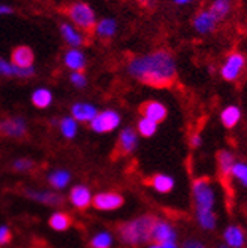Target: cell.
Masks as SVG:
<instances>
[{
    "mask_svg": "<svg viewBox=\"0 0 247 248\" xmlns=\"http://www.w3.org/2000/svg\"><path fill=\"white\" fill-rule=\"evenodd\" d=\"M0 14H12V8L6 5H0Z\"/></svg>",
    "mask_w": 247,
    "mask_h": 248,
    "instance_id": "60d3db41",
    "label": "cell"
},
{
    "mask_svg": "<svg viewBox=\"0 0 247 248\" xmlns=\"http://www.w3.org/2000/svg\"><path fill=\"white\" fill-rule=\"evenodd\" d=\"M53 102V95L52 93L46 90V88H40V90H36L33 94H32V103L35 108H38V109H46L52 105Z\"/></svg>",
    "mask_w": 247,
    "mask_h": 248,
    "instance_id": "83f0119b",
    "label": "cell"
},
{
    "mask_svg": "<svg viewBox=\"0 0 247 248\" xmlns=\"http://www.w3.org/2000/svg\"><path fill=\"white\" fill-rule=\"evenodd\" d=\"M182 248H206V245L197 239H188L182 244Z\"/></svg>",
    "mask_w": 247,
    "mask_h": 248,
    "instance_id": "8d00e7d4",
    "label": "cell"
},
{
    "mask_svg": "<svg viewBox=\"0 0 247 248\" xmlns=\"http://www.w3.org/2000/svg\"><path fill=\"white\" fill-rule=\"evenodd\" d=\"M59 129H61V133H63L67 140H71V138H75L78 133V121L73 117H66L61 120Z\"/></svg>",
    "mask_w": 247,
    "mask_h": 248,
    "instance_id": "f1b7e54d",
    "label": "cell"
},
{
    "mask_svg": "<svg viewBox=\"0 0 247 248\" xmlns=\"http://www.w3.org/2000/svg\"><path fill=\"white\" fill-rule=\"evenodd\" d=\"M113 234L109 232L96 233L90 241V248H111L113 247Z\"/></svg>",
    "mask_w": 247,
    "mask_h": 248,
    "instance_id": "f546056e",
    "label": "cell"
},
{
    "mask_svg": "<svg viewBox=\"0 0 247 248\" xmlns=\"http://www.w3.org/2000/svg\"><path fill=\"white\" fill-rule=\"evenodd\" d=\"M66 16L75 24V28L82 31L86 35H91L96 32V14L93 8L88 3L75 2L64 8Z\"/></svg>",
    "mask_w": 247,
    "mask_h": 248,
    "instance_id": "277c9868",
    "label": "cell"
},
{
    "mask_svg": "<svg viewBox=\"0 0 247 248\" xmlns=\"http://www.w3.org/2000/svg\"><path fill=\"white\" fill-rule=\"evenodd\" d=\"M68 202L78 210H86L93 203V194L88 186L76 185V186H73L68 194Z\"/></svg>",
    "mask_w": 247,
    "mask_h": 248,
    "instance_id": "30bf717a",
    "label": "cell"
},
{
    "mask_svg": "<svg viewBox=\"0 0 247 248\" xmlns=\"http://www.w3.org/2000/svg\"><path fill=\"white\" fill-rule=\"evenodd\" d=\"M217 18L211 14L209 9H203L200 12H197V16L193 20V28L197 33H209L213 32L217 26Z\"/></svg>",
    "mask_w": 247,
    "mask_h": 248,
    "instance_id": "4fadbf2b",
    "label": "cell"
},
{
    "mask_svg": "<svg viewBox=\"0 0 247 248\" xmlns=\"http://www.w3.org/2000/svg\"><path fill=\"white\" fill-rule=\"evenodd\" d=\"M117 32V21L113 18H103L96 24V33L100 38H113Z\"/></svg>",
    "mask_w": 247,
    "mask_h": 248,
    "instance_id": "d4e9b609",
    "label": "cell"
},
{
    "mask_svg": "<svg viewBox=\"0 0 247 248\" xmlns=\"http://www.w3.org/2000/svg\"><path fill=\"white\" fill-rule=\"evenodd\" d=\"M137 147H138V132L132 127H126L118 135V141L114 153L117 156H128L133 153Z\"/></svg>",
    "mask_w": 247,
    "mask_h": 248,
    "instance_id": "9c48e42d",
    "label": "cell"
},
{
    "mask_svg": "<svg viewBox=\"0 0 247 248\" xmlns=\"http://www.w3.org/2000/svg\"><path fill=\"white\" fill-rule=\"evenodd\" d=\"M223 239L229 248H243L246 245V233L240 226L231 224L223 232Z\"/></svg>",
    "mask_w": 247,
    "mask_h": 248,
    "instance_id": "e0dca14e",
    "label": "cell"
},
{
    "mask_svg": "<svg viewBox=\"0 0 247 248\" xmlns=\"http://www.w3.org/2000/svg\"><path fill=\"white\" fill-rule=\"evenodd\" d=\"M128 73L152 88H170L178 79L176 59L171 52L164 48L149 55H138L129 61Z\"/></svg>",
    "mask_w": 247,
    "mask_h": 248,
    "instance_id": "6da1fadb",
    "label": "cell"
},
{
    "mask_svg": "<svg viewBox=\"0 0 247 248\" xmlns=\"http://www.w3.org/2000/svg\"><path fill=\"white\" fill-rule=\"evenodd\" d=\"M220 120L226 129H233L241 120V109L238 106H228L221 110Z\"/></svg>",
    "mask_w": 247,
    "mask_h": 248,
    "instance_id": "cb8c5ba5",
    "label": "cell"
},
{
    "mask_svg": "<svg viewBox=\"0 0 247 248\" xmlns=\"http://www.w3.org/2000/svg\"><path fill=\"white\" fill-rule=\"evenodd\" d=\"M70 179H71L70 172L66 170H56L47 176V182L50 183V186L55 189H64L70 183Z\"/></svg>",
    "mask_w": 247,
    "mask_h": 248,
    "instance_id": "484cf974",
    "label": "cell"
},
{
    "mask_svg": "<svg viewBox=\"0 0 247 248\" xmlns=\"http://www.w3.org/2000/svg\"><path fill=\"white\" fill-rule=\"evenodd\" d=\"M232 179L238 180L244 188H247V164L235 162L232 168Z\"/></svg>",
    "mask_w": 247,
    "mask_h": 248,
    "instance_id": "d6a6232c",
    "label": "cell"
},
{
    "mask_svg": "<svg viewBox=\"0 0 247 248\" xmlns=\"http://www.w3.org/2000/svg\"><path fill=\"white\" fill-rule=\"evenodd\" d=\"M215 248H229V247H228L226 244H220V245H217Z\"/></svg>",
    "mask_w": 247,
    "mask_h": 248,
    "instance_id": "7bdbcfd3",
    "label": "cell"
},
{
    "mask_svg": "<svg viewBox=\"0 0 247 248\" xmlns=\"http://www.w3.org/2000/svg\"><path fill=\"white\" fill-rule=\"evenodd\" d=\"M28 198L31 200L36 202V203H41V204H46V206H52V207H56V206H63L66 198L55 192V191H40V189H26L24 191Z\"/></svg>",
    "mask_w": 247,
    "mask_h": 248,
    "instance_id": "7c38bea8",
    "label": "cell"
},
{
    "mask_svg": "<svg viewBox=\"0 0 247 248\" xmlns=\"http://www.w3.org/2000/svg\"><path fill=\"white\" fill-rule=\"evenodd\" d=\"M120 115L115 110H103V112H97V115L91 120L90 127L96 133H109L115 130L120 126Z\"/></svg>",
    "mask_w": 247,
    "mask_h": 248,
    "instance_id": "5b68a950",
    "label": "cell"
},
{
    "mask_svg": "<svg viewBox=\"0 0 247 248\" xmlns=\"http://www.w3.org/2000/svg\"><path fill=\"white\" fill-rule=\"evenodd\" d=\"M70 80H71L73 85H76L78 88H83V86L86 85L85 76H83L82 73H79V71H73V73H71V76H70Z\"/></svg>",
    "mask_w": 247,
    "mask_h": 248,
    "instance_id": "d590c367",
    "label": "cell"
},
{
    "mask_svg": "<svg viewBox=\"0 0 247 248\" xmlns=\"http://www.w3.org/2000/svg\"><path fill=\"white\" fill-rule=\"evenodd\" d=\"M231 8H232V0H214L211 6H209V11L217 18V21H220L228 17Z\"/></svg>",
    "mask_w": 247,
    "mask_h": 248,
    "instance_id": "4316f807",
    "label": "cell"
},
{
    "mask_svg": "<svg viewBox=\"0 0 247 248\" xmlns=\"http://www.w3.org/2000/svg\"><path fill=\"white\" fill-rule=\"evenodd\" d=\"M59 29H61V33H63V38L67 41V44L71 46V48H78L85 44L83 35L75 26H71L68 23H63Z\"/></svg>",
    "mask_w": 247,
    "mask_h": 248,
    "instance_id": "ffe728a7",
    "label": "cell"
},
{
    "mask_svg": "<svg viewBox=\"0 0 247 248\" xmlns=\"http://www.w3.org/2000/svg\"><path fill=\"white\" fill-rule=\"evenodd\" d=\"M140 112L143 117L146 118H149L155 123H161L167 118V108L163 105V103H159L156 100H149V102H146L140 106Z\"/></svg>",
    "mask_w": 247,
    "mask_h": 248,
    "instance_id": "5bb4252c",
    "label": "cell"
},
{
    "mask_svg": "<svg viewBox=\"0 0 247 248\" xmlns=\"http://www.w3.org/2000/svg\"><path fill=\"white\" fill-rule=\"evenodd\" d=\"M196 215L211 214L215 207V191L208 177H197L191 185Z\"/></svg>",
    "mask_w": 247,
    "mask_h": 248,
    "instance_id": "3957f363",
    "label": "cell"
},
{
    "mask_svg": "<svg viewBox=\"0 0 247 248\" xmlns=\"http://www.w3.org/2000/svg\"><path fill=\"white\" fill-rule=\"evenodd\" d=\"M49 226L53 229L55 232H66L71 227L73 224V218L67 212H55L49 218Z\"/></svg>",
    "mask_w": 247,
    "mask_h": 248,
    "instance_id": "603a6c76",
    "label": "cell"
},
{
    "mask_svg": "<svg viewBox=\"0 0 247 248\" xmlns=\"http://www.w3.org/2000/svg\"><path fill=\"white\" fill-rule=\"evenodd\" d=\"M64 64L71 71L82 73V70L86 65V59H85V56H83V53L81 50H78V48H71V50H68L66 53V56H64Z\"/></svg>",
    "mask_w": 247,
    "mask_h": 248,
    "instance_id": "7402d4cb",
    "label": "cell"
},
{
    "mask_svg": "<svg viewBox=\"0 0 247 248\" xmlns=\"http://www.w3.org/2000/svg\"><path fill=\"white\" fill-rule=\"evenodd\" d=\"M156 130H158V123L146 118V117H143L137 124V132L141 136H144V138H152V136L156 133Z\"/></svg>",
    "mask_w": 247,
    "mask_h": 248,
    "instance_id": "4dcf8cb0",
    "label": "cell"
},
{
    "mask_svg": "<svg viewBox=\"0 0 247 248\" xmlns=\"http://www.w3.org/2000/svg\"><path fill=\"white\" fill-rule=\"evenodd\" d=\"M33 67L32 68H20L5 59H0V76H9V78H32L33 76Z\"/></svg>",
    "mask_w": 247,
    "mask_h": 248,
    "instance_id": "ac0fdd59",
    "label": "cell"
},
{
    "mask_svg": "<svg viewBox=\"0 0 247 248\" xmlns=\"http://www.w3.org/2000/svg\"><path fill=\"white\" fill-rule=\"evenodd\" d=\"M149 185L159 194H170L175 188V179L168 174H153L149 179Z\"/></svg>",
    "mask_w": 247,
    "mask_h": 248,
    "instance_id": "44dd1931",
    "label": "cell"
},
{
    "mask_svg": "<svg viewBox=\"0 0 247 248\" xmlns=\"http://www.w3.org/2000/svg\"><path fill=\"white\" fill-rule=\"evenodd\" d=\"M235 156L229 150H220L217 153V165H218V174L223 182H229L232 179V168L235 164Z\"/></svg>",
    "mask_w": 247,
    "mask_h": 248,
    "instance_id": "9a60e30c",
    "label": "cell"
},
{
    "mask_svg": "<svg viewBox=\"0 0 247 248\" xmlns=\"http://www.w3.org/2000/svg\"><path fill=\"white\" fill-rule=\"evenodd\" d=\"M159 248H179L176 241H170V242H163L159 244Z\"/></svg>",
    "mask_w": 247,
    "mask_h": 248,
    "instance_id": "ab89813d",
    "label": "cell"
},
{
    "mask_svg": "<svg viewBox=\"0 0 247 248\" xmlns=\"http://www.w3.org/2000/svg\"><path fill=\"white\" fill-rule=\"evenodd\" d=\"M152 242L163 244L178 239V233L168 221L165 219H155V224L152 227Z\"/></svg>",
    "mask_w": 247,
    "mask_h": 248,
    "instance_id": "8fae6325",
    "label": "cell"
},
{
    "mask_svg": "<svg viewBox=\"0 0 247 248\" xmlns=\"http://www.w3.org/2000/svg\"><path fill=\"white\" fill-rule=\"evenodd\" d=\"M12 241V232L6 226H0V247L8 245Z\"/></svg>",
    "mask_w": 247,
    "mask_h": 248,
    "instance_id": "e575fe53",
    "label": "cell"
},
{
    "mask_svg": "<svg viewBox=\"0 0 247 248\" xmlns=\"http://www.w3.org/2000/svg\"><path fill=\"white\" fill-rule=\"evenodd\" d=\"M176 5H179V6H182V5H187V3H191L193 0H173Z\"/></svg>",
    "mask_w": 247,
    "mask_h": 248,
    "instance_id": "b9f144b4",
    "label": "cell"
},
{
    "mask_svg": "<svg viewBox=\"0 0 247 248\" xmlns=\"http://www.w3.org/2000/svg\"><path fill=\"white\" fill-rule=\"evenodd\" d=\"M246 65V58L240 53V52H232L228 55L226 62L220 68V74L221 78L228 82H233L240 78L241 71L244 70Z\"/></svg>",
    "mask_w": 247,
    "mask_h": 248,
    "instance_id": "8992f818",
    "label": "cell"
},
{
    "mask_svg": "<svg viewBox=\"0 0 247 248\" xmlns=\"http://www.w3.org/2000/svg\"><path fill=\"white\" fill-rule=\"evenodd\" d=\"M190 145L193 148H197V147H200L202 145V136L199 133H194L191 138H190Z\"/></svg>",
    "mask_w": 247,
    "mask_h": 248,
    "instance_id": "74e56055",
    "label": "cell"
},
{
    "mask_svg": "<svg viewBox=\"0 0 247 248\" xmlns=\"http://www.w3.org/2000/svg\"><path fill=\"white\" fill-rule=\"evenodd\" d=\"M125 204V197L118 192H99L93 195L91 206L96 210L100 212H111V210H117Z\"/></svg>",
    "mask_w": 247,
    "mask_h": 248,
    "instance_id": "52a82bcc",
    "label": "cell"
},
{
    "mask_svg": "<svg viewBox=\"0 0 247 248\" xmlns=\"http://www.w3.org/2000/svg\"><path fill=\"white\" fill-rule=\"evenodd\" d=\"M156 217L153 215H141L126 222H121L117 227V234L123 244L131 247L144 245L152 241V227L155 224Z\"/></svg>",
    "mask_w": 247,
    "mask_h": 248,
    "instance_id": "7a4b0ae2",
    "label": "cell"
},
{
    "mask_svg": "<svg viewBox=\"0 0 247 248\" xmlns=\"http://www.w3.org/2000/svg\"><path fill=\"white\" fill-rule=\"evenodd\" d=\"M156 2H158V0H138V3L141 6L147 8V9H153L156 6Z\"/></svg>",
    "mask_w": 247,
    "mask_h": 248,
    "instance_id": "f35d334b",
    "label": "cell"
},
{
    "mask_svg": "<svg viewBox=\"0 0 247 248\" xmlns=\"http://www.w3.org/2000/svg\"><path fill=\"white\" fill-rule=\"evenodd\" d=\"M33 59V52L28 46H18L11 53V62L20 68H32Z\"/></svg>",
    "mask_w": 247,
    "mask_h": 248,
    "instance_id": "2e32d148",
    "label": "cell"
},
{
    "mask_svg": "<svg viewBox=\"0 0 247 248\" xmlns=\"http://www.w3.org/2000/svg\"><path fill=\"white\" fill-rule=\"evenodd\" d=\"M196 221L199 227L205 232H213L217 227V214H203V215H196Z\"/></svg>",
    "mask_w": 247,
    "mask_h": 248,
    "instance_id": "1f68e13d",
    "label": "cell"
},
{
    "mask_svg": "<svg viewBox=\"0 0 247 248\" xmlns=\"http://www.w3.org/2000/svg\"><path fill=\"white\" fill-rule=\"evenodd\" d=\"M35 167V164L31 159H17L14 164H12V168L18 172H28Z\"/></svg>",
    "mask_w": 247,
    "mask_h": 248,
    "instance_id": "836d02e7",
    "label": "cell"
},
{
    "mask_svg": "<svg viewBox=\"0 0 247 248\" xmlns=\"http://www.w3.org/2000/svg\"><path fill=\"white\" fill-rule=\"evenodd\" d=\"M28 133V123L20 117H9L0 120V135L6 138H23Z\"/></svg>",
    "mask_w": 247,
    "mask_h": 248,
    "instance_id": "ba28073f",
    "label": "cell"
},
{
    "mask_svg": "<svg viewBox=\"0 0 247 248\" xmlns=\"http://www.w3.org/2000/svg\"><path fill=\"white\" fill-rule=\"evenodd\" d=\"M71 115L76 121L91 123V120L97 115V109L90 103H76L71 106Z\"/></svg>",
    "mask_w": 247,
    "mask_h": 248,
    "instance_id": "d6986e66",
    "label": "cell"
}]
</instances>
